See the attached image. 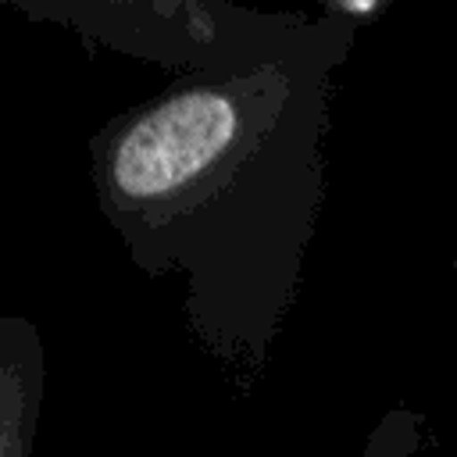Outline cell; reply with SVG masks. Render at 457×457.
Masks as SVG:
<instances>
[{
	"label": "cell",
	"mask_w": 457,
	"mask_h": 457,
	"mask_svg": "<svg viewBox=\"0 0 457 457\" xmlns=\"http://www.w3.org/2000/svg\"><path fill=\"white\" fill-rule=\"evenodd\" d=\"M357 25L336 14L264 61L171 79L89 139L96 204L129 261L182 282L196 350L250 393L289 321L328 200L332 75Z\"/></svg>",
	"instance_id": "6da1fadb"
},
{
	"label": "cell",
	"mask_w": 457,
	"mask_h": 457,
	"mask_svg": "<svg viewBox=\"0 0 457 457\" xmlns=\"http://www.w3.org/2000/svg\"><path fill=\"white\" fill-rule=\"evenodd\" d=\"M14 11L71 29L89 50L164 64L175 79L250 68L314 25V18L293 11H250L204 0H18Z\"/></svg>",
	"instance_id": "7a4b0ae2"
},
{
	"label": "cell",
	"mask_w": 457,
	"mask_h": 457,
	"mask_svg": "<svg viewBox=\"0 0 457 457\" xmlns=\"http://www.w3.org/2000/svg\"><path fill=\"white\" fill-rule=\"evenodd\" d=\"M46 393V346L32 318L0 311V457H32Z\"/></svg>",
	"instance_id": "3957f363"
},
{
	"label": "cell",
	"mask_w": 457,
	"mask_h": 457,
	"mask_svg": "<svg viewBox=\"0 0 457 457\" xmlns=\"http://www.w3.org/2000/svg\"><path fill=\"white\" fill-rule=\"evenodd\" d=\"M361 457H446V450L421 407L393 403L371 425Z\"/></svg>",
	"instance_id": "277c9868"
}]
</instances>
